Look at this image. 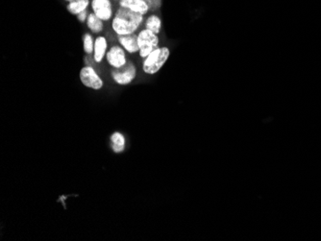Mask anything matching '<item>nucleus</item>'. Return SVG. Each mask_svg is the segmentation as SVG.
I'll use <instances>...</instances> for the list:
<instances>
[{
  "label": "nucleus",
  "mask_w": 321,
  "mask_h": 241,
  "mask_svg": "<svg viewBox=\"0 0 321 241\" xmlns=\"http://www.w3.org/2000/svg\"><path fill=\"white\" fill-rule=\"evenodd\" d=\"M143 21V15L119 6L112 21V28L117 36L130 35L140 28Z\"/></svg>",
  "instance_id": "1"
},
{
  "label": "nucleus",
  "mask_w": 321,
  "mask_h": 241,
  "mask_svg": "<svg viewBox=\"0 0 321 241\" xmlns=\"http://www.w3.org/2000/svg\"><path fill=\"white\" fill-rule=\"evenodd\" d=\"M170 56V49L167 46L157 47L144 59L143 70L147 75H154L166 65Z\"/></svg>",
  "instance_id": "2"
},
{
  "label": "nucleus",
  "mask_w": 321,
  "mask_h": 241,
  "mask_svg": "<svg viewBox=\"0 0 321 241\" xmlns=\"http://www.w3.org/2000/svg\"><path fill=\"white\" fill-rule=\"evenodd\" d=\"M159 36L150 30H142L137 34L139 54L143 59L147 57L153 50L159 47Z\"/></svg>",
  "instance_id": "3"
},
{
  "label": "nucleus",
  "mask_w": 321,
  "mask_h": 241,
  "mask_svg": "<svg viewBox=\"0 0 321 241\" xmlns=\"http://www.w3.org/2000/svg\"><path fill=\"white\" fill-rule=\"evenodd\" d=\"M113 80L120 86H126L131 84L136 77V68L135 65L127 61L126 64L119 68H113L111 71Z\"/></svg>",
  "instance_id": "4"
},
{
  "label": "nucleus",
  "mask_w": 321,
  "mask_h": 241,
  "mask_svg": "<svg viewBox=\"0 0 321 241\" xmlns=\"http://www.w3.org/2000/svg\"><path fill=\"white\" fill-rule=\"evenodd\" d=\"M79 79L83 86L94 90H100L104 87L103 80L98 75L97 71L89 66L81 68Z\"/></svg>",
  "instance_id": "5"
},
{
  "label": "nucleus",
  "mask_w": 321,
  "mask_h": 241,
  "mask_svg": "<svg viewBox=\"0 0 321 241\" xmlns=\"http://www.w3.org/2000/svg\"><path fill=\"white\" fill-rule=\"evenodd\" d=\"M106 60L112 68H121L127 63L125 50L119 45H114L108 51Z\"/></svg>",
  "instance_id": "6"
},
{
  "label": "nucleus",
  "mask_w": 321,
  "mask_h": 241,
  "mask_svg": "<svg viewBox=\"0 0 321 241\" xmlns=\"http://www.w3.org/2000/svg\"><path fill=\"white\" fill-rule=\"evenodd\" d=\"M91 8L100 20L107 21L113 17L112 4L110 0H91Z\"/></svg>",
  "instance_id": "7"
},
{
  "label": "nucleus",
  "mask_w": 321,
  "mask_h": 241,
  "mask_svg": "<svg viewBox=\"0 0 321 241\" xmlns=\"http://www.w3.org/2000/svg\"><path fill=\"white\" fill-rule=\"evenodd\" d=\"M118 42L120 46L130 54H135L140 50L137 43V35L135 34L118 36Z\"/></svg>",
  "instance_id": "8"
},
{
  "label": "nucleus",
  "mask_w": 321,
  "mask_h": 241,
  "mask_svg": "<svg viewBox=\"0 0 321 241\" xmlns=\"http://www.w3.org/2000/svg\"><path fill=\"white\" fill-rule=\"evenodd\" d=\"M119 6L128 8L143 16L146 15L150 9L146 0H119Z\"/></svg>",
  "instance_id": "9"
},
{
  "label": "nucleus",
  "mask_w": 321,
  "mask_h": 241,
  "mask_svg": "<svg viewBox=\"0 0 321 241\" xmlns=\"http://www.w3.org/2000/svg\"><path fill=\"white\" fill-rule=\"evenodd\" d=\"M108 41L105 37L99 36L95 40V49H94V59L96 63L100 64L105 55L107 54Z\"/></svg>",
  "instance_id": "10"
},
{
  "label": "nucleus",
  "mask_w": 321,
  "mask_h": 241,
  "mask_svg": "<svg viewBox=\"0 0 321 241\" xmlns=\"http://www.w3.org/2000/svg\"><path fill=\"white\" fill-rule=\"evenodd\" d=\"M110 142H111L112 150L117 154L122 153L125 149V146H126L125 137L119 132H115L114 134L111 135Z\"/></svg>",
  "instance_id": "11"
},
{
  "label": "nucleus",
  "mask_w": 321,
  "mask_h": 241,
  "mask_svg": "<svg viewBox=\"0 0 321 241\" xmlns=\"http://www.w3.org/2000/svg\"><path fill=\"white\" fill-rule=\"evenodd\" d=\"M89 5V0H71L67 5V10L71 15H79L83 11L87 10Z\"/></svg>",
  "instance_id": "12"
},
{
  "label": "nucleus",
  "mask_w": 321,
  "mask_h": 241,
  "mask_svg": "<svg viewBox=\"0 0 321 241\" xmlns=\"http://www.w3.org/2000/svg\"><path fill=\"white\" fill-rule=\"evenodd\" d=\"M87 26H88V29L95 34L101 33L104 28L103 20H100L95 13H91L88 15Z\"/></svg>",
  "instance_id": "13"
},
{
  "label": "nucleus",
  "mask_w": 321,
  "mask_h": 241,
  "mask_svg": "<svg viewBox=\"0 0 321 241\" xmlns=\"http://www.w3.org/2000/svg\"><path fill=\"white\" fill-rule=\"evenodd\" d=\"M146 29L159 35L162 30V20L157 15H151L146 21Z\"/></svg>",
  "instance_id": "14"
},
{
  "label": "nucleus",
  "mask_w": 321,
  "mask_h": 241,
  "mask_svg": "<svg viewBox=\"0 0 321 241\" xmlns=\"http://www.w3.org/2000/svg\"><path fill=\"white\" fill-rule=\"evenodd\" d=\"M83 49L86 54L90 55L94 54V49H95V40L90 34H85L83 37Z\"/></svg>",
  "instance_id": "15"
},
{
  "label": "nucleus",
  "mask_w": 321,
  "mask_h": 241,
  "mask_svg": "<svg viewBox=\"0 0 321 241\" xmlns=\"http://www.w3.org/2000/svg\"><path fill=\"white\" fill-rule=\"evenodd\" d=\"M88 13L87 10L83 11L82 13H80L79 15H77V19L80 22H85L86 20H88Z\"/></svg>",
  "instance_id": "16"
},
{
  "label": "nucleus",
  "mask_w": 321,
  "mask_h": 241,
  "mask_svg": "<svg viewBox=\"0 0 321 241\" xmlns=\"http://www.w3.org/2000/svg\"><path fill=\"white\" fill-rule=\"evenodd\" d=\"M66 1H68V2H69V1H71V0H66Z\"/></svg>",
  "instance_id": "17"
}]
</instances>
